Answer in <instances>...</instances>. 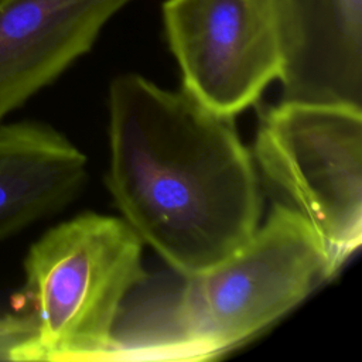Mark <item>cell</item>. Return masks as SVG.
Returning a JSON list of instances; mask_svg holds the SVG:
<instances>
[{
    "label": "cell",
    "mask_w": 362,
    "mask_h": 362,
    "mask_svg": "<svg viewBox=\"0 0 362 362\" xmlns=\"http://www.w3.org/2000/svg\"><path fill=\"white\" fill-rule=\"evenodd\" d=\"M86 163L45 123L0 120V240L66 205L85 182Z\"/></svg>",
    "instance_id": "cell-8"
},
{
    "label": "cell",
    "mask_w": 362,
    "mask_h": 362,
    "mask_svg": "<svg viewBox=\"0 0 362 362\" xmlns=\"http://www.w3.org/2000/svg\"><path fill=\"white\" fill-rule=\"evenodd\" d=\"M106 184L122 219L180 274L236 255L262 219L260 175L233 117L137 74L110 85Z\"/></svg>",
    "instance_id": "cell-1"
},
{
    "label": "cell",
    "mask_w": 362,
    "mask_h": 362,
    "mask_svg": "<svg viewBox=\"0 0 362 362\" xmlns=\"http://www.w3.org/2000/svg\"><path fill=\"white\" fill-rule=\"evenodd\" d=\"M133 0H0V120L93 47Z\"/></svg>",
    "instance_id": "cell-6"
},
{
    "label": "cell",
    "mask_w": 362,
    "mask_h": 362,
    "mask_svg": "<svg viewBox=\"0 0 362 362\" xmlns=\"http://www.w3.org/2000/svg\"><path fill=\"white\" fill-rule=\"evenodd\" d=\"M168 47L182 90L233 117L280 78L294 31V0H165Z\"/></svg>",
    "instance_id": "cell-5"
},
{
    "label": "cell",
    "mask_w": 362,
    "mask_h": 362,
    "mask_svg": "<svg viewBox=\"0 0 362 362\" xmlns=\"http://www.w3.org/2000/svg\"><path fill=\"white\" fill-rule=\"evenodd\" d=\"M175 274L170 283L129 296L109 362L215 359L331 279L318 238L280 201L236 255L199 273Z\"/></svg>",
    "instance_id": "cell-2"
},
{
    "label": "cell",
    "mask_w": 362,
    "mask_h": 362,
    "mask_svg": "<svg viewBox=\"0 0 362 362\" xmlns=\"http://www.w3.org/2000/svg\"><path fill=\"white\" fill-rule=\"evenodd\" d=\"M283 100L362 102V0H294Z\"/></svg>",
    "instance_id": "cell-7"
},
{
    "label": "cell",
    "mask_w": 362,
    "mask_h": 362,
    "mask_svg": "<svg viewBox=\"0 0 362 362\" xmlns=\"http://www.w3.org/2000/svg\"><path fill=\"white\" fill-rule=\"evenodd\" d=\"M34 337L28 315L0 314V361H18L23 348Z\"/></svg>",
    "instance_id": "cell-9"
},
{
    "label": "cell",
    "mask_w": 362,
    "mask_h": 362,
    "mask_svg": "<svg viewBox=\"0 0 362 362\" xmlns=\"http://www.w3.org/2000/svg\"><path fill=\"white\" fill-rule=\"evenodd\" d=\"M252 156L318 238L332 279L362 243V107L281 100L262 116Z\"/></svg>",
    "instance_id": "cell-4"
},
{
    "label": "cell",
    "mask_w": 362,
    "mask_h": 362,
    "mask_svg": "<svg viewBox=\"0 0 362 362\" xmlns=\"http://www.w3.org/2000/svg\"><path fill=\"white\" fill-rule=\"evenodd\" d=\"M143 246L122 218L95 212L42 233L23 264L34 337L18 362H109L123 305L147 279Z\"/></svg>",
    "instance_id": "cell-3"
}]
</instances>
